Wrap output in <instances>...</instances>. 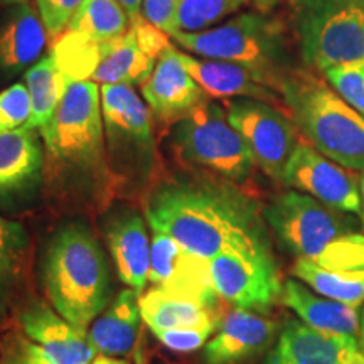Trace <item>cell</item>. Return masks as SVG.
<instances>
[{"mask_svg":"<svg viewBox=\"0 0 364 364\" xmlns=\"http://www.w3.org/2000/svg\"><path fill=\"white\" fill-rule=\"evenodd\" d=\"M150 230L204 260L228 252L270 250L263 208L233 182L209 174L156 182L145 203Z\"/></svg>","mask_w":364,"mask_h":364,"instance_id":"6da1fadb","label":"cell"},{"mask_svg":"<svg viewBox=\"0 0 364 364\" xmlns=\"http://www.w3.org/2000/svg\"><path fill=\"white\" fill-rule=\"evenodd\" d=\"M39 135L49 193L66 206L103 211L117 193L108 167L98 83L70 80Z\"/></svg>","mask_w":364,"mask_h":364,"instance_id":"7a4b0ae2","label":"cell"},{"mask_svg":"<svg viewBox=\"0 0 364 364\" xmlns=\"http://www.w3.org/2000/svg\"><path fill=\"white\" fill-rule=\"evenodd\" d=\"M41 273L54 311L71 324L88 329L110 306V265L97 236L83 223H68L54 233Z\"/></svg>","mask_w":364,"mask_h":364,"instance_id":"3957f363","label":"cell"},{"mask_svg":"<svg viewBox=\"0 0 364 364\" xmlns=\"http://www.w3.org/2000/svg\"><path fill=\"white\" fill-rule=\"evenodd\" d=\"M280 97L304 140L344 169L364 172V117L327 80L297 66L282 83Z\"/></svg>","mask_w":364,"mask_h":364,"instance_id":"277c9868","label":"cell"},{"mask_svg":"<svg viewBox=\"0 0 364 364\" xmlns=\"http://www.w3.org/2000/svg\"><path fill=\"white\" fill-rule=\"evenodd\" d=\"M171 39L199 58L247 68L277 93H280L287 75L297 68L285 26L258 11L240 14L203 33H176Z\"/></svg>","mask_w":364,"mask_h":364,"instance_id":"5b68a950","label":"cell"},{"mask_svg":"<svg viewBox=\"0 0 364 364\" xmlns=\"http://www.w3.org/2000/svg\"><path fill=\"white\" fill-rule=\"evenodd\" d=\"M105 145L117 194L135 196L156 186L157 145L152 113L129 85H102Z\"/></svg>","mask_w":364,"mask_h":364,"instance_id":"8992f818","label":"cell"},{"mask_svg":"<svg viewBox=\"0 0 364 364\" xmlns=\"http://www.w3.org/2000/svg\"><path fill=\"white\" fill-rule=\"evenodd\" d=\"M289 22L309 70L364 61V0H289Z\"/></svg>","mask_w":364,"mask_h":364,"instance_id":"52a82bcc","label":"cell"},{"mask_svg":"<svg viewBox=\"0 0 364 364\" xmlns=\"http://www.w3.org/2000/svg\"><path fill=\"white\" fill-rule=\"evenodd\" d=\"M171 147L184 166L236 186L253 174L247 144L228 120L225 105L211 98L171 127Z\"/></svg>","mask_w":364,"mask_h":364,"instance_id":"ba28073f","label":"cell"},{"mask_svg":"<svg viewBox=\"0 0 364 364\" xmlns=\"http://www.w3.org/2000/svg\"><path fill=\"white\" fill-rule=\"evenodd\" d=\"M263 216L287 252L312 262L336 238L351 233L346 213L295 189L273 196Z\"/></svg>","mask_w":364,"mask_h":364,"instance_id":"9c48e42d","label":"cell"},{"mask_svg":"<svg viewBox=\"0 0 364 364\" xmlns=\"http://www.w3.org/2000/svg\"><path fill=\"white\" fill-rule=\"evenodd\" d=\"M228 120L241 135L255 166L272 181L282 182L290 156L299 144V130L285 110L260 100H225Z\"/></svg>","mask_w":364,"mask_h":364,"instance_id":"30bf717a","label":"cell"},{"mask_svg":"<svg viewBox=\"0 0 364 364\" xmlns=\"http://www.w3.org/2000/svg\"><path fill=\"white\" fill-rule=\"evenodd\" d=\"M209 273L220 299L240 309L265 314L280 300L284 284L272 250L221 253L209 260Z\"/></svg>","mask_w":364,"mask_h":364,"instance_id":"8fae6325","label":"cell"},{"mask_svg":"<svg viewBox=\"0 0 364 364\" xmlns=\"http://www.w3.org/2000/svg\"><path fill=\"white\" fill-rule=\"evenodd\" d=\"M282 184L349 215H361L363 198L348 169L300 139L284 171Z\"/></svg>","mask_w":364,"mask_h":364,"instance_id":"7c38bea8","label":"cell"},{"mask_svg":"<svg viewBox=\"0 0 364 364\" xmlns=\"http://www.w3.org/2000/svg\"><path fill=\"white\" fill-rule=\"evenodd\" d=\"M149 282L157 289L191 297L216 311L220 295L213 285L209 260L189 253L172 236L157 230H152L150 238Z\"/></svg>","mask_w":364,"mask_h":364,"instance_id":"4fadbf2b","label":"cell"},{"mask_svg":"<svg viewBox=\"0 0 364 364\" xmlns=\"http://www.w3.org/2000/svg\"><path fill=\"white\" fill-rule=\"evenodd\" d=\"M17 324L43 348L53 364H91L97 358L88 329L68 322L43 300H27L17 309Z\"/></svg>","mask_w":364,"mask_h":364,"instance_id":"5bb4252c","label":"cell"},{"mask_svg":"<svg viewBox=\"0 0 364 364\" xmlns=\"http://www.w3.org/2000/svg\"><path fill=\"white\" fill-rule=\"evenodd\" d=\"M142 95L154 120L171 127L209 100L182 65L181 51L172 44L157 59L152 75L142 85Z\"/></svg>","mask_w":364,"mask_h":364,"instance_id":"9a60e30c","label":"cell"},{"mask_svg":"<svg viewBox=\"0 0 364 364\" xmlns=\"http://www.w3.org/2000/svg\"><path fill=\"white\" fill-rule=\"evenodd\" d=\"M36 129L0 132V206L21 201L44 179V145Z\"/></svg>","mask_w":364,"mask_h":364,"instance_id":"2e32d148","label":"cell"},{"mask_svg":"<svg viewBox=\"0 0 364 364\" xmlns=\"http://www.w3.org/2000/svg\"><path fill=\"white\" fill-rule=\"evenodd\" d=\"M275 321L260 312L236 307L221 318L218 332L204 346V364H243L273 343Z\"/></svg>","mask_w":364,"mask_h":364,"instance_id":"e0dca14e","label":"cell"},{"mask_svg":"<svg viewBox=\"0 0 364 364\" xmlns=\"http://www.w3.org/2000/svg\"><path fill=\"white\" fill-rule=\"evenodd\" d=\"M105 241L117 275L136 295H144L150 272V238L144 218L134 209H120L105 221Z\"/></svg>","mask_w":364,"mask_h":364,"instance_id":"ac0fdd59","label":"cell"},{"mask_svg":"<svg viewBox=\"0 0 364 364\" xmlns=\"http://www.w3.org/2000/svg\"><path fill=\"white\" fill-rule=\"evenodd\" d=\"M181 59L189 75L206 91L209 98L260 100L285 110L280 93L267 86L247 68L220 59L193 58L186 53H181Z\"/></svg>","mask_w":364,"mask_h":364,"instance_id":"d6986e66","label":"cell"},{"mask_svg":"<svg viewBox=\"0 0 364 364\" xmlns=\"http://www.w3.org/2000/svg\"><path fill=\"white\" fill-rule=\"evenodd\" d=\"M280 302L300 317L304 324L331 336L354 338L359 334L356 307L314 294L300 280L289 279L282 285Z\"/></svg>","mask_w":364,"mask_h":364,"instance_id":"ffe728a7","label":"cell"},{"mask_svg":"<svg viewBox=\"0 0 364 364\" xmlns=\"http://www.w3.org/2000/svg\"><path fill=\"white\" fill-rule=\"evenodd\" d=\"M135 290H120L110 306L95 318L88 329V339L97 354L124 358L134 353L140 331V306Z\"/></svg>","mask_w":364,"mask_h":364,"instance_id":"44dd1931","label":"cell"},{"mask_svg":"<svg viewBox=\"0 0 364 364\" xmlns=\"http://www.w3.org/2000/svg\"><path fill=\"white\" fill-rule=\"evenodd\" d=\"M353 344H358L354 338L324 334L302 321H290L263 364H338Z\"/></svg>","mask_w":364,"mask_h":364,"instance_id":"7402d4cb","label":"cell"},{"mask_svg":"<svg viewBox=\"0 0 364 364\" xmlns=\"http://www.w3.org/2000/svg\"><path fill=\"white\" fill-rule=\"evenodd\" d=\"M140 316L152 332L169 329H215L221 317L215 309H209L198 300L177 295L167 290L152 289L139 299Z\"/></svg>","mask_w":364,"mask_h":364,"instance_id":"603a6c76","label":"cell"},{"mask_svg":"<svg viewBox=\"0 0 364 364\" xmlns=\"http://www.w3.org/2000/svg\"><path fill=\"white\" fill-rule=\"evenodd\" d=\"M48 41L49 34L39 12L27 2L17 4L12 16L0 27V68L14 75L34 66Z\"/></svg>","mask_w":364,"mask_h":364,"instance_id":"cb8c5ba5","label":"cell"},{"mask_svg":"<svg viewBox=\"0 0 364 364\" xmlns=\"http://www.w3.org/2000/svg\"><path fill=\"white\" fill-rule=\"evenodd\" d=\"M31 262V238L21 223L0 216V321L21 300Z\"/></svg>","mask_w":364,"mask_h":364,"instance_id":"d4e9b609","label":"cell"},{"mask_svg":"<svg viewBox=\"0 0 364 364\" xmlns=\"http://www.w3.org/2000/svg\"><path fill=\"white\" fill-rule=\"evenodd\" d=\"M156 65L157 59L144 51L130 26L129 33L122 38L102 44V56L91 81L102 85L142 86Z\"/></svg>","mask_w":364,"mask_h":364,"instance_id":"484cf974","label":"cell"},{"mask_svg":"<svg viewBox=\"0 0 364 364\" xmlns=\"http://www.w3.org/2000/svg\"><path fill=\"white\" fill-rule=\"evenodd\" d=\"M292 273L322 297L356 309L364 302V272L327 270L307 258H297Z\"/></svg>","mask_w":364,"mask_h":364,"instance_id":"4316f807","label":"cell"},{"mask_svg":"<svg viewBox=\"0 0 364 364\" xmlns=\"http://www.w3.org/2000/svg\"><path fill=\"white\" fill-rule=\"evenodd\" d=\"M68 83L70 80L63 75L51 54L41 58L27 70L26 86L33 105L31 129H41L53 117L59 102L65 97Z\"/></svg>","mask_w":364,"mask_h":364,"instance_id":"83f0119b","label":"cell"},{"mask_svg":"<svg viewBox=\"0 0 364 364\" xmlns=\"http://www.w3.org/2000/svg\"><path fill=\"white\" fill-rule=\"evenodd\" d=\"M132 22L117 0H85L66 31L105 44L129 33Z\"/></svg>","mask_w":364,"mask_h":364,"instance_id":"f1b7e54d","label":"cell"},{"mask_svg":"<svg viewBox=\"0 0 364 364\" xmlns=\"http://www.w3.org/2000/svg\"><path fill=\"white\" fill-rule=\"evenodd\" d=\"M51 56L68 80L88 81L100 63L102 44L80 33L66 31L54 41Z\"/></svg>","mask_w":364,"mask_h":364,"instance_id":"f546056e","label":"cell"},{"mask_svg":"<svg viewBox=\"0 0 364 364\" xmlns=\"http://www.w3.org/2000/svg\"><path fill=\"white\" fill-rule=\"evenodd\" d=\"M248 0H181L177 33H203L238 11Z\"/></svg>","mask_w":364,"mask_h":364,"instance_id":"4dcf8cb0","label":"cell"},{"mask_svg":"<svg viewBox=\"0 0 364 364\" xmlns=\"http://www.w3.org/2000/svg\"><path fill=\"white\" fill-rule=\"evenodd\" d=\"M314 263L327 270L364 272V236L359 233L339 236Z\"/></svg>","mask_w":364,"mask_h":364,"instance_id":"1f68e13d","label":"cell"},{"mask_svg":"<svg viewBox=\"0 0 364 364\" xmlns=\"http://www.w3.org/2000/svg\"><path fill=\"white\" fill-rule=\"evenodd\" d=\"M327 83L364 117V61L351 63V65L334 66L326 70Z\"/></svg>","mask_w":364,"mask_h":364,"instance_id":"d6a6232c","label":"cell"},{"mask_svg":"<svg viewBox=\"0 0 364 364\" xmlns=\"http://www.w3.org/2000/svg\"><path fill=\"white\" fill-rule=\"evenodd\" d=\"M33 117V105L27 86L12 85L0 93V132L29 127Z\"/></svg>","mask_w":364,"mask_h":364,"instance_id":"836d02e7","label":"cell"},{"mask_svg":"<svg viewBox=\"0 0 364 364\" xmlns=\"http://www.w3.org/2000/svg\"><path fill=\"white\" fill-rule=\"evenodd\" d=\"M0 364H53L43 348L21 329L9 331L0 338Z\"/></svg>","mask_w":364,"mask_h":364,"instance_id":"e575fe53","label":"cell"},{"mask_svg":"<svg viewBox=\"0 0 364 364\" xmlns=\"http://www.w3.org/2000/svg\"><path fill=\"white\" fill-rule=\"evenodd\" d=\"M83 2L85 0H36L49 39L56 41L59 36L66 33L68 26L83 6Z\"/></svg>","mask_w":364,"mask_h":364,"instance_id":"d590c367","label":"cell"},{"mask_svg":"<svg viewBox=\"0 0 364 364\" xmlns=\"http://www.w3.org/2000/svg\"><path fill=\"white\" fill-rule=\"evenodd\" d=\"M215 332V329H169L154 332V336L171 351L188 354L206 346L209 336Z\"/></svg>","mask_w":364,"mask_h":364,"instance_id":"8d00e7d4","label":"cell"},{"mask_svg":"<svg viewBox=\"0 0 364 364\" xmlns=\"http://www.w3.org/2000/svg\"><path fill=\"white\" fill-rule=\"evenodd\" d=\"M181 0H144L142 16L162 33H177V9Z\"/></svg>","mask_w":364,"mask_h":364,"instance_id":"74e56055","label":"cell"},{"mask_svg":"<svg viewBox=\"0 0 364 364\" xmlns=\"http://www.w3.org/2000/svg\"><path fill=\"white\" fill-rule=\"evenodd\" d=\"M122 7L125 9L127 16L130 17V22H134L142 17V4L144 0H117Z\"/></svg>","mask_w":364,"mask_h":364,"instance_id":"f35d334b","label":"cell"},{"mask_svg":"<svg viewBox=\"0 0 364 364\" xmlns=\"http://www.w3.org/2000/svg\"><path fill=\"white\" fill-rule=\"evenodd\" d=\"M248 2L255 7V11L270 14L273 9L279 6V4L284 2V0H248Z\"/></svg>","mask_w":364,"mask_h":364,"instance_id":"ab89813d","label":"cell"},{"mask_svg":"<svg viewBox=\"0 0 364 364\" xmlns=\"http://www.w3.org/2000/svg\"><path fill=\"white\" fill-rule=\"evenodd\" d=\"M91 364H130V363L120 358H110V356H102V354H98Z\"/></svg>","mask_w":364,"mask_h":364,"instance_id":"60d3db41","label":"cell"},{"mask_svg":"<svg viewBox=\"0 0 364 364\" xmlns=\"http://www.w3.org/2000/svg\"><path fill=\"white\" fill-rule=\"evenodd\" d=\"M359 346H361V353L364 354V309L361 321H359Z\"/></svg>","mask_w":364,"mask_h":364,"instance_id":"b9f144b4","label":"cell"},{"mask_svg":"<svg viewBox=\"0 0 364 364\" xmlns=\"http://www.w3.org/2000/svg\"><path fill=\"white\" fill-rule=\"evenodd\" d=\"M26 0H0V4H6V6H12V4H22Z\"/></svg>","mask_w":364,"mask_h":364,"instance_id":"7bdbcfd3","label":"cell"},{"mask_svg":"<svg viewBox=\"0 0 364 364\" xmlns=\"http://www.w3.org/2000/svg\"><path fill=\"white\" fill-rule=\"evenodd\" d=\"M361 193H363V223H364V174L361 181Z\"/></svg>","mask_w":364,"mask_h":364,"instance_id":"ee69618b","label":"cell"}]
</instances>
